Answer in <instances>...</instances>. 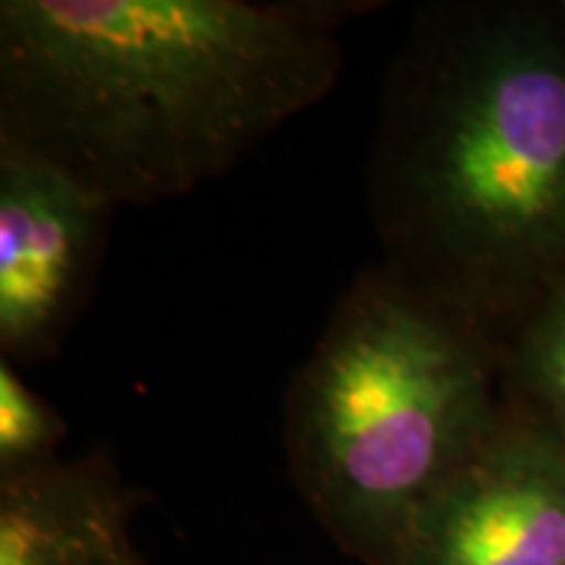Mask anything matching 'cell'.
<instances>
[{
  "instance_id": "cell-1",
  "label": "cell",
  "mask_w": 565,
  "mask_h": 565,
  "mask_svg": "<svg viewBox=\"0 0 565 565\" xmlns=\"http://www.w3.org/2000/svg\"><path fill=\"white\" fill-rule=\"evenodd\" d=\"M345 3L3 0L0 147L113 207L221 179L330 95Z\"/></svg>"
},
{
  "instance_id": "cell-8",
  "label": "cell",
  "mask_w": 565,
  "mask_h": 565,
  "mask_svg": "<svg viewBox=\"0 0 565 565\" xmlns=\"http://www.w3.org/2000/svg\"><path fill=\"white\" fill-rule=\"evenodd\" d=\"M63 437L58 412L26 385L17 364L0 359V479L55 463Z\"/></svg>"
},
{
  "instance_id": "cell-2",
  "label": "cell",
  "mask_w": 565,
  "mask_h": 565,
  "mask_svg": "<svg viewBox=\"0 0 565 565\" xmlns=\"http://www.w3.org/2000/svg\"><path fill=\"white\" fill-rule=\"evenodd\" d=\"M385 267L487 335L565 275V3H429L366 166Z\"/></svg>"
},
{
  "instance_id": "cell-9",
  "label": "cell",
  "mask_w": 565,
  "mask_h": 565,
  "mask_svg": "<svg viewBox=\"0 0 565 565\" xmlns=\"http://www.w3.org/2000/svg\"><path fill=\"white\" fill-rule=\"evenodd\" d=\"M129 565H137V557H134V561H131V563H129Z\"/></svg>"
},
{
  "instance_id": "cell-7",
  "label": "cell",
  "mask_w": 565,
  "mask_h": 565,
  "mask_svg": "<svg viewBox=\"0 0 565 565\" xmlns=\"http://www.w3.org/2000/svg\"><path fill=\"white\" fill-rule=\"evenodd\" d=\"M500 359L508 412L565 445V275L515 324Z\"/></svg>"
},
{
  "instance_id": "cell-4",
  "label": "cell",
  "mask_w": 565,
  "mask_h": 565,
  "mask_svg": "<svg viewBox=\"0 0 565 565\" xmlns=\"http://www.w3.org/2000/svg\"><path fill=\"white\" fill-rule=\"evenodd\" d=\"M116 207L68 173L0 147V353L51 359L87 303Z\"/></svg>"
},
{
  "instance_id": "cell-6",
  "label": "cell",
  "mask_w": 565,
  "mask_h": 565,
  "mask_svg": "<svg viewBox=\"0 0 565 565\" xmlns=\"http://www.w3.org/2000/svg\"><path fill=\"white\" fill-rule=\"evenodd\" d=\"M126 515L100 456L0 479V565H129Z\"/></svg>"
},
{
  "instance_id": "cell-5",
  "label": "cell",
  "mask_w": 565,
  "mask_h": 565,
  "mask_svg": "<svg viewBox=\"0 0 565 565\" xmlns=\"http://www.w3.org/2000/svg\"><path fill=\"white\" fill-rule=\"evenodd\" d=\"M395 565H565V445L505 412L416 515Z\"/></svg>"
},
{
  "instance_id": "cell-3",
  "label": "cell",
  "mask_w": 565,
  "mask_h": 565,
  "mask_svg": "<svg viewBox=\"0 0 565 565\" xmlns=\"http://www.w3.org/2000/svg\"><path fill=\"white\" fill-rule=\"evenodd\" d=\"M498 370L482 328L391 267L353 278L286 395L291 475L343 553L395 565L505 419Z\"/></svg>"
}]
</instances>
